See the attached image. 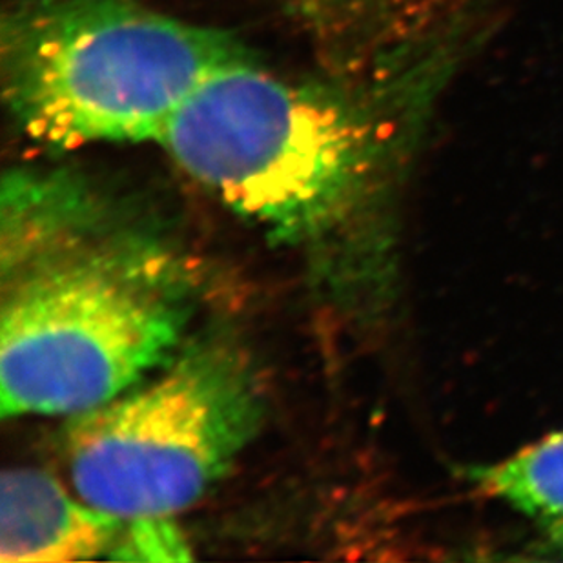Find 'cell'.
Segmentation results:
<instances>
[{
	"mask_svg": "<svg viewBox=\"0 0 563 563\" xmlns=\"http://www.w3.org/2000/svg\"><path fill=\"white\" fill-rule=\"evenodd\" d=\"M249 59L230 35L132 0H30L0 33L8 110L54 148L159 143L208 79Z\"/></svg>",
	"mask_w": 563,
	"mask_h": 563,
	"instance_id": "obj_1",
	"label": "cell"
},
{
	"mask_svg": "<svg viewBox=\"0 0 563 563\" xmlns=\"http://www.w3.org/2000/svg\"><path fill=\"white\" fill-rule=\"evenodd\" d=\"M159 143L227 207L279 241L335 229L368 196L383 135L351 102L254 60L208 79Z\"/></svg>",
	"mask_w": 563,
	"mask_h": 563,
	"instance_id": "obj_2",
	"label": "cell"
},
{
	"mask_svg": "<svg viewBox=\"0 0 563 563\" xmlns=\"http://www.w3.org/2000/svg\"><path fill=\"white\" fill-rule=\"evenodd\" d=\"M188 305L161 255L97 246L44 257L5 292L2 418L82 415L165 365Z\"/></svg>",
	"mask_w": 563,
	"mask_h": 563,
	"instance_id": "obj_3",
	"label": "cell"
},
{
	"mask_svg": "<svg viewBox=\"0 0 563 563\" xmlns=\"http://www.w3.org/2000/svg\"><path fill=\"white\" fill-rule=\"evenodd\" d=\"M263 418L249 362L191 346L146 387L74 416L66 460L85 504L119 520L168 518L218 482Z\"/></svg>",
	"mask_w": 563,
	"mask_h": 563,
	"instance_id": "obj_4",
	"label": "cell"
},
{
	"mask_svg": "<svg viewBox=\"0 0 563 563\" xmlns=\"http://www.w3.org/2000/svg\"><path fill=\"white\" fill-rule=\"evenodd\" d=\"M121 521L75 504L49 474L11 468L0 485V562H74L115 548Z\"/></svg>",
	"mask_w": 563,
	"mask_h": 563,
	"instance_id": "obj_5",
	"label": "cell"
},
{
	"mask_svg": "<svg viewBox=\"0 0 563 563\" xmlns=\"http://www.w3.org/2000/svg\"><path fill=\"white\" fill-rule=\"evenodd\" d=\"M485 495L553 527L563 521V431L553 432L493 465L465 471Z\"/></svg>",
	"mask_w": 563,
	"mask_h": 563,
	"instance_id": "obj_6",
	"label": "cell"
},
{
	"mask_svg": "<svg viewBox=\"0 0 563 563\" xmlns=\"http://www.w3.org/2000/svg\"><path fill=\"white\" fill-rule=\"evenodd\" d=\"M126 537H119L115 548L121 560H187V545L183 542L181 534H177L176 527L166 523L165 518L154 520L132 521Z\"/></svg>",
	"mask_w": 563,
	"mask_h": 563,
	"instance_id": "obj_7",
	"label": "cell"
},
{
	"mask_svg": "<svg viewBox=\"0 0 563 563\" xmlns=\"http://www.w3.org/2000/svg\"><path fill=\"white\" fill-rule=\"evenodd\" d=\"M549 545L556 551V553L563 554V521L556 523V526L548 527Z\"/></svg>",
	"mask_w": 563,
	"mask_h": 563,
	"instance_id": "obj_8",
	"label": "cell"
},
{
	"mask_svg": "<svg viewBox=\"0 0 563 563\" xmlns=\"http://www.w3.org/2000/svg\"><path fill=\"white\" fill-rule=\"evenodd\" d=\"M313 4L321 5L323 10H330V8H343L345 4H352V2H356V0H312Z\"/></svg>",
	"mask_w": 563,
	"mask_h": 563,
	"instance_id": "obj_9",
	"label": "cell"
}]
</instances>
